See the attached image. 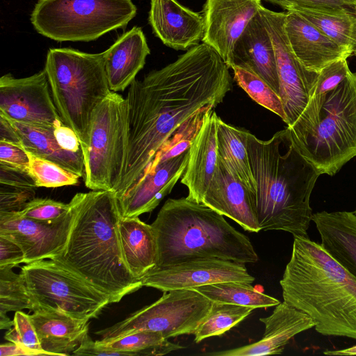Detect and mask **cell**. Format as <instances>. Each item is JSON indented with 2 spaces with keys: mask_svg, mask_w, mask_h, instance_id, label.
<instances>
[{
  "mask_svg": "<svg viewBox=\"0 0 356 356\" xmlns=\"http://www.w3.org/2000/svg\"><path fill=\"white\" fill-rule=\"evenodd\" d=\"M229 68L205 43L129 86L128 138L124 169L115 193L120 198L138 179L176 129L200 110L215 108L232 89Z\"/></svg>",
  "mask_w": 356,
  "mask_h": 356,
  "instance_id": "cell-1",
  "label": "cell"
},
{
  "mask_svg": "<svg viewBox=\"0 0 356 356\" xmlns=\"http://www.w3.org/2000/svg\"><path fill=\"white\" fill-rule=\"evenodd\" d=\"M136 13L131 0H38L31 22L53 40L89 42L124 28Z\"/></svg>",
  "mask_w": 356,
  "mask_h": 356,
  "instance_id": "cell-8",
  "label": "cell"
},
{
  "mask_svg": "<svg viewBox=\"0 0 356 356\" xmlns=\"http://www.w3.org/2000/svg\"><path fill=\"white\" fill-rule=\"evenodd\" d=\"M312 220L324 250L356 279V214L325 211L313 213Z\"/></svg>",
  "mask_w": 356,
  "mask_h": 356,
  "instance_id": "cell-26",
  "label": "cell"
},
{
  "mask_svg": "<svg viewBox=\"0 0 356 356\" xmlns=\"http://www.w3.org/2000/svg\"><path fill=\"white\" fill-rule=\"evenodd\" d=\"M259 12L273 44L279 95L286 115L287 127H291L305 108L319 73L307 70L294 55L284 30L286 13L275 12L264 6Z\"/></svg>",
  "mask_w": 356,
  "mask_h": 356,
  "instance_id": "cell-12",
  "label": "cell"
},
{
  "mask_svg": "<svg viewBox=\"0 0 356 356\" xmlns=\"http://www.w3.org/2000/svg\"><path fill=\"white\" fill-rule=\"evenodd\" d=\"M29 316L42 348L52 355H72L88 334L90 320L74 317L59 309L38 307Z\"/></svg>",
  "mask_w": 356,
  "mask_h": 356,
  "instance_id": "cell-24",
  "label": "cell"
},
{
  "mask_svg": "<svg viewBox=\"0 0 356 356\" xmlns=\"http://www.w3.org/2000/svg\"><path fill=\"white\" fill-rule=\"evenodd\" d=\"M355 213H356V211H355Z\"/></svg>",
  "mask_w": 356,
  "mask_h": 356,
  "instance_id": "cell-51",
  "label": "cell"
},
{
  "mask_svg": "<svg viewBox=\"0 0 356 356\" xmlns=\"http://www.w3.org/2000/svg\"><path fill=\"white\" fill-rule=\"evenodd\" d=\"M44 70L56 109L76 133L83 152L89 144L93 112L112 92L103 52L51 48Z\"/></svg>",
  "mask_w": 356,
  "mask_h": 356,
  "instance_id": "cell-7",
  "label": "cell"
},
{
  "mask_svg": "<svg viewBox=\"0 0 356 356\" xmlns=\"http://www.w3.org/2000/svg\"><path fill=\"white\" fill-rule=\"evenodd\" d=\"M234 79L256 103L273 112L286 123L287 119L280 95L260 76L252 70L232 65Z\"/></svg>",
  "mask_w": 356,
  "mask_h": 356,
  "instance_id": "cell-34",
  "label": "cell"
},
{
  "mask_svg": "<svg viewBox=\"0 0 356 356\" xmlns=\"http://www.w3.org/2000/svg\"><path fill=\"white\" fill-rule=\"evenodd\" d=\"M0 163L29 172V158L19 145L0 140Z\"/></svg>",
  "mask_w": 356,
  "mask_h": 356,
  "instance_id": "cell-43",
  "label": "cell"
},
{
  "mask_svg": "<svg viewBox=\"0 0 356 356\" xmlns=\"http://www.w3.org/2000/svg\"><path fill=\"white\" fill-rule=\"evenodd\" d=\"M13 321V326L5 334L6 340L33 350H44L29 315L22 311L15 312Z\"/></svg>",
  "mask_w": 356,
  "mask_h": 356,
  "instance_id": "cell-39",
  "label": "cell"
},
{
  "mask_svg": "<svg viewBox=\"0 0 356 356\" xmlns=\"http://www.w3.org/2000/svg\"><path fill=\"white\" fill-rule=\"evenodd\" d=\"M14 325L13 319L11 320L8 316L6 314H0V328L1 330L3 329H10Z\"/></svg>",
  "mask_w": 356,
  "mask_h": 356,
  "instance_id": "cell-50",
  "label": "cell"
},
{
  "mask_svg": "<svg viewBox=\"0 0 356 356\" xmlns=\"http://www.w3.org/2000/svg\"><path fill=\"white\" fill-rule=\"evenodd\" d=\"M87 149L83 152L86 186L115 192L125 163L127 138L126 99L111 92L95 109Z\"/></svg>",
  "mask_w": 356,
  "mask_h": 356,
  "instance_id": "cell-9",
  "label": "cell"
},
{
  "mask_svg": "<svg viewBox=\"0 0 356 356\" xmlns=\"http://www.w3.org/2000/svg\"><path fill=\"white\" fill-rule=\"evenodd\" d=\"M148 20L154 34L176 50H188L199 44L204 37L203 14L177 0H151Z\"/></svg>",
  "mask_w": 356,
  "mask_h": 356,
  "instance_id": "cell-19",
  "label": "cell"
},
{
  "mask_svg": "<svg viewBox=\"0 0 356 356\" xmlns=\"http://www.w3.org/2000/svg\"><path fill=\"white\" fill-rule=\"evenodd\" d=\"M293 238L280 282L284 302L307 314L318 333L356 340V279L321 243Z\"/></svg>",
  "mask_w": 356,
  "mask_h": 356,
  "instance_id": "cell-4",
  "label": "cell"
},
{
  "mask_svg": "<svg viewBox=\"0 0 356 356\" xmlns=\"http://www.w3.org/2000/svg\"><path fill=\"white\" fill-rule=\"evenodd\" d=\"M213 302L256 308L275 307L280 301L242 282H223L194 288Z\"/></svg>",
  "mask_w": 356,
  "mask_h": 356,
  "instance_id": "cell-31",
  "label": "cell"
},
{
  "mask_svg": "<svg viewBox=\"0 0 356 356\" xmlns=\"http://www.w3.org/2000/svg\"><path fill=\"white\" fill-rule=\"evenodd\" d=\"M44 70L30 76L0 78V115L17 122L52 128L62 120L50 93Z\"/></svg>",
  "mask_w": 356,
  "mask_h": 356,
  "instance_id": "cell-14",
  "label": "cell"
},
{
  "mask_svg": "<svg viewBox=\"0 0 356 356\" xmlns=\"http://www.w3.org/2000/svg\"><path fill=\"white\" fill-rule=\"evenodd\" d=\"M0 183L23 188L37 187L29 172L2 163H0Z\"/></svg>",
  "mask_w": 356,
  "mask_h": 356,
  "instance_id": "cell-44",
  "label": "cell"
},
{
  "mask_svg": "<svg viewBox=\"0 0 356 356\" xmlns=\"http://www.w3.org/2000/svg\"><path fill=\"white\" fill-rule=\"evenodd\" d=\"M54 135L58 144L64 149L78 152L82 151L79 140L74 131L62 120L55 122Z\"/></svg>",
  "mask_w": 356,
  "mask_h": 356,
  "instance_id": "cell-47",
  "label": "cell"
},
{
  "mask_svg": "<svg viewBox=\"0 0 356 356\" xmlns=\"http://www.w3.org/2000/svg\"><path fill=\"white\" fill-rule=\"evenodd\" d=\"M76 214L66 248L56 258L108 295L111 303L140 289L141 280L129 269L122 250L116 193H78Z\"/></svg>",
  "mask_w": 356,
  "mask_h": 356,
  "instance_id": "cell-3",
  "label": "cell"
},
{
  "mask_svg": "<svg viewBox=\"0 0 356 356\" xmlns=\"http://www.w3.org/2000/svg\"><path fill=\"white\" fill-rule=\"evenodd\" d=\"M220 118L210 109L189 148L188 159L181 182L188 190L187 197L201 203L218 163L217 132Z\"/></svg>",
  "mask_w": 356,
  "mask_h": 356,
  "instance_id": "cell-22",
  "label": "cell"
},
{
  "mask_svg": "<svg viewBox=\"0 0 356 356\" xmlns=\"http://www.w3.org/2000/svg\"><path fill=\"white\" fill-rule=\"evenodd\" d=\"M247 145L261 230L308 237L313 215L309 200L320 175L296 148L287 127L268 140L248 132Z\"/></svg>",
  "mask_w": 356,
  "mask_h": 356,
  "instance_id": "cell-2",
  "label": "cell"
},
{
  "mask_svg": "<svg viewBox=\"0 0 356 356\" xmlns=\"http://www.w3.org/2000/svg\"><path fill=\"white\" fill-rule=\"evenodd\" d=\"M150 54L140 27L134 26L122 34L103 52L109 88L112 92L124 91L136 79Z\"/></svg>",
  "mask_w": 356,
  "mask_h": 356,
  "instance_id": "cell-25",
  "label": "cell"
},
{
  "mask_svg": "<svg viewBox=\"0 0 356 356\" xmlns=\"http://www.w3.org/2000/svg\"><path fill=\"white\" fill-rule=\"evenodd\" d=\"M212 303L195 289L164 291L156 302L96 334L102 341L140 331L159 332L166 339L193 334L207 316Z\"/></svg>",
  "mask_w": 356,
  "mask_h": 356,
  "instance_id": "cell-11",
  "label": "cell"
},
{
  "mask_svg": "<svg viewBox=\"0 0 356 356\" xmlns=\"http://www.w3.org/2000/svg\"><path fill=\"white\" fill-rule=\"evenodd\" d=\"M67 204L49 198H33L26 203L19 213L26 218L41 220L54 221L64 216L70 209Z\"/></svg>",
  "mask_w": 356,
  "mask_h": 356,
  "instance_id": "cell-38",
  "label": "cell"
},
{
  "mask_svg": "<svg viewBox=\"0 0 356 356\" xmlns=\"http://www.w3.org/2000/svg\"><path fill=\"white\" fill-rule=\"evenodd\" d=\"M265 325L262 338L238 348L208 353L211 356H261L279 355L296 335L314 327L312 318L285 302L275 306L271 315L259 318Z\"/></svg>",
  "mask_w": 356,
  "mask_h": 356,
  "instance_id": "cell-20",
  "label": "cell"
},
{
  "mask_svg": "<svg viewBox=\"0 0 356 356\" xmlns=\"http://www.w3.org/2000/svg\"><path fill=\"white\" fill-rule=\"evenodd\" d=\"M350 72L347 59H340L324 67L309 92V97L323 95L341 83Z\"/></svg>",
  "mask_w": 356,
  "mask_h": 356,
  "instance_id": "cell-40",
  "label": "cell"
},
{
  "mask_svg": "<svg viewBox=\"0 0 356 356\" xmlns=\"http://www.w3.org/2000/svg\"><path fill=\"white\" fill-rule=\"evenodd\" d=\"M289 10L305 6L356 13V0H264Z\"/></svg>",
  "mask_w": 356,
  "mask_h": 356,
  "instance_id": "cell-42",
  "label": "cell"
},
{
  "mask_svg": "<svg viewBox=\"0 0 356 356\" xmlns=\"http://www.w3.org/2000/svg\"><path fill=\"white\" fill-rule=\"evenodd\" d=\"M254 309L250 307L213 302L207 316L193 334L195 342L223 334L246 318Z\"/></svg>",
  "mask_w": 356,
  "mask_h": 356,
  "instance_id": "cell-33",
  "label": "cell"
},
{
  "mask_svg": "<svg viewBox=\"0 0 356 356\" xmlns=\"http://www.w3.org/2000/svg\"><path fill=\"white\" fill-rule=\"evenodd\" d=\"M29 158V173L37 187L57 188L76 185L79 177L51 161L26 152Z\"/></svg>",
  "mask_w": 356,
  "mask_h": 356,
  "instance_id": "cell-37",
  "label": "cell"
},
{
  "mask_svg": "<svg viewBox=\"0 0 356 356\" xmlns=\"http://www.w3.org/2000/svg\"><path fill=\"white\" fill-rule=\"evenodd\" d=\"M323 354L327 355H356V346L341 350H326L323 352Z\"/></svg>",
  "mask_w": 356,
  "mask_h": 356,
  "instance_id": "cell-49",
  "label": "cell"
},
{
  "mask_svg": "<svg viewBox=\"0 0 356 356\" xmlns=\"http://www.w3.org/2000/svg\"><path fill=\"white\" fill-rule=\"evenodd\" d=\"M151 225L157 243L154 268L199 258L243 264L259 259L249 238L224 216L187 197L167 200Z\"/></svg>",
  "mask_w": 356,
  "mask_h": 356,
  "instance_id": "cell-5",
  "label": "cell"
},
{
  "mask_svg": "<svg viewBox=\"0 0 356 356\" xmlns=\"http://www.w3.org/2000/svg\"><path fill=\"white\" fill-rule=\"evenodd\" d=\"M201 203L231 218L245 231H261L253 194L219 159Z\"/></svg>",
  "mask_w": 356,
  "mask_h": 356,
  "instance_id": "cell-18",
  "label": "cell"
},
{
  "mask_svg": "<svg viewBox=\"0 0 356 356\" xmlns=\"http://www.w3.org/2000/svg\"><path fill=\"white\" fill-rule=\"evenodd\" d=\"M284 30L294 55L309 71L319 73L332 63L353 55L293 10L286 13Z\"/></svg>",
  "mask_w": 356,
  "mask_h": 356,
  "instance_id": "cell-21",
  "label": "cell"
},
{
  "mask_svg": "<svg viewBox=\"0 0 356 356\" xmlns=\"http://www.w3.org/2000/svg\"><path fill=\"white\" fill-rule=\"evenodd\" d=\"M232 62V65L254 72L279 95L280 84L275 49L260 12L251 19L236 42Z\"/></svg>",
  "mask_w": 356,
  "mask_h": 356,
  "instance_id": "cell-23",
  "label": "cell"
},
{
  "mask_svg": "<svg viewBox=\"0 0 356 356\" xmlns=\"http://www.w3.org/2000/svg\"><path fill=\"white\" fill-rule=\"evenodd\" d=\"M6 119L15 131L19 145L25 151L54 162L79 177H84L83 152H74L63 149L54 137V127H44Z\"/></svg>",
  "mask_w": 356,
  "mask_h": 356,
  "instance_id": "cell-28",
  "label": "cell"
},
{
  "mask_svg": "<svg viewBox=\"0 0 356 356\" xmlns=\"http://www.w3.org/2000/svg\"><path fill=\"white\" fill-rule=\"evenodd\" d=\"M302 156L321 175H334L356 156V72L333 90L309 98L298 120L287 127Z\"/></svg>",
  "mask_w": 356,
  "mask_h": 356,
  "instance_id": "cell-6",
  "label": "cell"
},
{
  "mask_svg": "<svg viewBox=\"0 0 356 356\" xmlns=\"http://www.w3.org/2000/svg\"><path fill=\"white\" fill-rule=\"evenodd\" d=\"M211 108H213L207 107L200 110L180 124L161 145L144 171L152 170L159 163L177 156L189 149L207 112Z\"/></svg>",
  "mask_w": 356,
  "mask_h": 356,
  "instance_id": "cell-35",
  "label": "cell"
},
{
  "mask_svg": "<svg viewBox=\"0 0 356 356\" xmlns=\"http://www.w3.org/2000/svg\"><path fill=\"white\" fill-rule=\"evenodd\" d=\"M69 211L54 221H41L19 212H0V236L19 245L25 264L59 257L64 252L76 214L75 201L70 200Z\"/></svg>",
  "mask_w": 356,
  "mask_h": 356,
  "instance_id": "cell-13",
  "label": "cell"
},
{
  "mask_svg": "<svg viewBox=\"0 0 356 356\" xmlns=\"http://www.w3.org/2000/svg\"><path fill=\"white\" fill-rule=\"evenodd\" d=\"M262 6L261 0H206L202 42L214 49L229 68L236 42Z\"/></svg>",
  "mask_w": 356,
  "mask_h": 356,
  "instance_id": "cell-16",
  "label": "cell"
},
{
  "mask_svg": "<svg viewBox=\"0 0 356 356\" xmlns=\"http://www.w3.org/2000/svg\"><path fill=\"white\" fill-rule=\"evenodd\" d=\"M99 341L114 349L129 353L131 356H161L185 348L154 331H140L111 340Z\"/></svg>",
  "mask_w": 356,
  "mask_h": 356,
  "instance_id": "cell-32",
  "label": "cell"
},
{
  "mask_svg": "<svg viewBox=\"0 0 356 356\" xmlns=\"http://www.w3.org/2000/svg\"><path fill=\"white\" fill-rule=\"evenodd\" d=\"M121 248L125 262L138 280L157 264V243L151 225L138 217L122 218L119 220Z\"/></svg>",
  "mask_w": 356,
  "mask_h": 356,
  "instance_id": "cell-27",
  "label": "cell"
},
{
  "mask_svg": "<svg viewBox=\"0 0 356 356\" xmlns=\"http://www.w3.org/2000/svg\"><path fill=\"white\" fill-rule=\"evenodd\" d=\"M35 194V188L1 184L0 212H19Z\"/></svg>",
  "mask_w": 356,
  "mask_h": 356,
  "instance_id": "cell-41",
  "label": "cell"
},
{
  "mask_svg": "<svg viewBox=\"0 0 356 356\" xmlns=\"http://www.w3.org/2000/svg\"><path fill=\"white\" fill-rule=\"evenodd\" d=\"M25 263L24 251L14 241L0 236V268L17 266Z\"/></svg>",
  "mask_w": 356,
  "mask_h": 356,
  "instance_id": "cell-46",
  "label": "cell"
},
{
  "mask_svg": "<svg viewBox=\"0 0 356 356\" xmlns=\"http://www.w3.org/2000/svg\"><path fill=\"white\" fill-rule=\"evenodd\" d=\"M248 131L218 121L217 140L218 159L253 194L256 193L248 152Z\"/></svg>",
  "mask_w": 356,
  "mask_h": 356,
  "instance_id": "cell-29",
  "label": "cell"
},
{
  "mask_svg": "<svg viewBox=\"0 0 356 356\" xmlns=\"http://www.w3.org/2000/svg\"><path fill=\"white\" fill-rule=\"evenodd\" d=\"M289 10L300 14L332 41L356 56V13L305 6Z\"/></svg>",
  "mask_w": 356,
  "mask_h": 356,
  "instance_id": "cell-30",
  "label": "cell"
},
{
  "mask_svg": "<svg viewBox=\"0 0 356 356\" xmlns=\"http://www.w3.org/2000/svg\"><path fill=\"white\" fill-rule=\"evenodd\" d=\"M13 268H0V314L23 309L34 311L35 305L28 289L24 274Z\"/></svg>",
  "mask_w": 356,
  "mask_h": 356,
  "instance_id": "cell-36",
  "label": "cell"
},
{
  "mask_svg": "<svg viewBox=\"0 0 356 356\" xmlns=\"http://www.w3.org/2000/svg\"><path fill=\"white\" fill-rule=\"evenodd\" d=\"M21 272L34 301V310L59 309L74 317L90 320L111 303L108 295L57 259L26 264Z\"/></svg>",
  "mask_w": 356,
  "mask_h": 356,
  "instance_id": "cell-10",
  "label": "cell"
},
{
  "mask_svg": "<svg viewBox=\"0 0 356 356\" xmlns=\"http://www.w3.org/2000/svg\"><path fill=\"white\" fill-rule=\"evenodd\" d=\"M73 355L93 356H131L129 353L120 351L104 345L99 340L94 341L88 335L85 337L80 346L72 353Z\"/></svg>",
  "mask_w": 356,
  "mask_h": 356,
  "instance_id": "cell-45",
  "label": "cell"
},
{
  "mask_svg": "<svg viewBox=\"0 0 356 356\" xmlns=\"http://www.w3.org/2000/svg\"><path fill=\"white\" fill-rule=\"evenodd\" d=\"M252 284L245 264L218 258H199L154 268L142 279V284L163 292L195 287L223 282Z\"/></svg>",
  "mask_w": 356,
  "mask_h": 356,
  "instance_id": "cell-15",
  "label": "cell"
},
{
  "mask_svg": "<svg viewBox=\"0 0 356 356\" xmlns=\"http://www.w3.org/2000/svg\"><path fill=\"white\" fill-rule=\"evenodd\" d=\"M1 356H20V355H52L45 350H37L24 346L13 342L3 343L0 346Z\"/></svg>",
  "mask_w": 356,
  "mask_h": 356,
  "instance_id": "cell-48",
  "label": "cell"
},
{
  "mask_svg": "<svg viewBox=\"0 0 356 356\" xmlns=\"http://www.w3.org/2000/svg\"><path fill=\"white\" fill-rule=\"evenodd\" d=\"M189 149L144 171L118 200L122 218L138 217L151 212L168 195L185 172Z\"/></svg>",
  "mask_w": 356,
  "mask_h": 356,
  "instance_id": "cell-17",
  "label": "cell"
}]
</instances>
